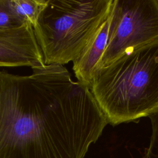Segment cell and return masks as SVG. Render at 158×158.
I'll return each mask as SVG.
<instances>
[{
    "label": "cell",
    "mask_w": 158,
    "mask_h": 158,
    "mask_svg": "<svg viewBox=\"0 0 158 158\" xmlns=\"http://www.w3.org/2000/svg\"><path fill=\"white\" fill-rule=\"evenodd\" d=\"M27 22L12 9L9 0H0V29L8 30L20 27Z\"/></svg>",
    "instance_id": "52a82bcc"
},
{
    "label": "cell",
    "mask_w": 158,
    "mask_h": 158,
    "mask_svg": "<svg viewBox=\"0 0 158 158\" xmlns=\"http://www.w3.org/2000/svg\"><path fill=\"white\" fill-rule=\"evenodd\" d=\"M48 0H9L13 11L20 18L35 27Z\"/></svg>",
    "instance_id": "8992f818"
},
{
    "label": "cell",
    "mask_w": 158,
    "mask_h": 158,
    "mask_svg": "<svg viewBox=\"0 0 158 158\" xmlns=\"http://www.w3.org/2000/svg\"><path fill=\"white\" fill-rule=\"evenodd\" d=\"M110 22V11L80 56L73 61L72 69L77 81L88 86H90L96 66L106 49Z\"/></svg>",
    "instance_id": "5b68a950"
},
{
    "label": "cell",
    "mask_w": 158,
    "mask_h": 158,
    "mask_svg": "<svg viewBox=\"0 0 158 158\" xmlns=\"http://www.w3.org/2000/svg\"><path fill=\"white\" fill-rule=\"evenodd\" d=\"M90 89L108 123L137 122L158 110V39L97 69Z\"/></svg>",
    "instance_id": "7a4b0ae2"
},
{
    "label": "cell",
    "mask_w": 158,
    "mask_h": 158,
    "mask_svg": "<svg viewBox=\"0 0 158 158\" xmlns=\"http://www.w3.org/2000/svg\"><path fill=\"white\" fill-rule=\"evenodd\" d=\"M157 39V0H113L107 45L95 71Z\"/></svg>",
    "instance_id": "277c9868"
},
{
    "label": "cell",
    "mask_w": 158,
    "mask_h": 158,
    "mask_svg": "<svg viewBox=\"0 0 158 158\" xmlns=\"http://www.w3.org/2000/svg\"><path fill=\"white\" fill-rule=\"evenodd\" d=\"M149 117L151 122V135L149 146L141 158H158V110Z\"/></svg>",
    "instance_id": "ba28073f"
},
{
    "label": "cell",
    "mask_w": 158,
    "mask_h": 158,
    "mask_svg": "<svg viewBox=\"0 0 158 158\" xmlns=\"http://www.w3.org/2000/svg\"><path fill=\"white\" fill-rule=\"evenodd\" d=\"M113 0H48L33 30L46 65L77 59L108 17Z\"/></svg>",
    "instance_id": "3957f363"
},
{
    "label": "cell",
    "mask_w": 158,
    "mask_h": 158,
    "mask_svg": "<svg viewBox=\"0 0 158 158\" xmlns=\"http://www.w3.org/2000/svg\"><path fill=\"white\" fill-rule=\"evenodd\" d=\"M157 1H158V0H157Z\"/></svg>",
    "instance_id": "9c48e42d"
},
{
    "label": "cell",
    "mask_w": 158,
    "mask_h": 158,
    "mask_svg": "<svg viewBox=\"0 0 158 158\" xmlns=\"http://www.w3.org/2000/svg\"><path fill=\"white\" fill-rule=\"evenodd\" d=\"M0 71V158H84L108 124L90 86L62 65Z\"/></svg>",
    "instance_id": "6da1fadb"
}]
</instances>
